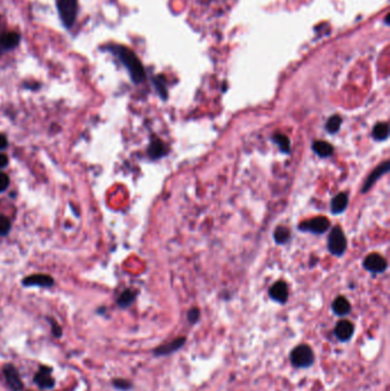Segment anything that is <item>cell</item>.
<instances>
[{"label": "cell", "instance_id": "6", "mask_svg": "<svg viewBox=\"0 0 390 391\" xmlns=\"http://www.w3.org/2000/svg\"><path fill=\"white\" fill-rule=\"evenodd\" d=\"M364 268L372 273H381L386 271L388 263L383 257L378 253H372L365 257Z\"/></svg>", "mask_w": 390, "mask_h": 391}, {"label": "cell", "instance_id": "16", "mask_svg": "<svg viewBox=\"0 0 390 391\" xmlns=\"http://www.w3.org/2000/svg\"><path fill=\"white\" fill-rule=\"evenodd\" d=\"M312 150H314L315 153H317L319 157L322 158H328V157H331L334 152V149H333L332 144L329 143L322 141V140H318V141H315L312 143Z\"/></svg>", "mask_w": 390, "mask_h": 391}, {"label": "cell", "instance_id": "21", "mask_svg": "<svg viewBox=\"0 0 390 391\" xmlns=\"http://www.w3.org/2000/svg\"><path fill=\"white\" fill-rule=\"evenodd\" d=\"M135 296H136V293L134 292V290L126 289L125 292H123L121 294V296H119V299H118L119 307H122V308H127L128 306H131V304L133 303V301L135 300Z\"/></svg>", "mask_w": 390, "mask_h": 391}, {"label": "cell", "instance_id": "10", "mask_svg": "<svg viewBox=\"0 0 390 391\" xmlns=\"http://www.w3.org/2000/svg\"><path fill=\"white\" fill-rule=\"evenodd\" d=\"M269 295L272 300L277 301V302L285 303L288 297V288L286 283L283 282V280H279V282L275 283L274 285L270 287Z\"/></svg>", "mask_w": 390, "mask_h": 391}, {"label": "cell", "instance_id": "4", "mask_svg": "<svg viewBox=\"0 0 390 391\" xmlns=\"http://www.w3.org/2000/svg\"><path fill=\"white\" fill-rule=\"evenodd\" d=\"M291 360L296 367H308L314 362V352L309 346L301 344L292 351Z\"/></svg>", "mask_w": 390, "mask_h": 391}, {"label": "cell", "instance_id": "3", "mask_svg": "<svg viewBox=\"0 0 390 391\" xmlns=\"http://www.w3.org/2000/svg\"><path fill=\"white\" fill-rule=\"evenodd\" d=\"M328 247L329 253L335 256H342L347 249V239L340 226H334L328 236Z\"/></svg>", "mask_w": 390, "mask_h": 391}, {"label": "cell", "instance_id": "15", "mask_svg": "<svg viewBox=\"0 0 390 391\" xmlns=\"http://www.w3.org/2000/svg\"><path fill=\"white\" fill-rule=\"evenodd\" d=\"M348 195L346 192H341L336 195L331 202V212L332 214H340L348 206Z\"/></svg>", "mask_w": 390, "mask_h": 391}, {"label": "cell", "instance_id": "18", "mask_svg": "<svg viewBox=\"0 0 390 391\" xmlns=\"http://www.w3.org/2000/svg\"><path fill=\"white\" fill-rule=\"evenodd\" d=\"M185 342V337H180V339H176L173 341V342L165 344V346H161L156 350V355H168L175 350H178L179 348L182 347V344Z\"/></svg>", "mask_w": 390, "mask_h": 391}, {"label": "cell", "instance_id": "14", "mask_svg": "<svg viewBox=\"0 0 390 391\" xmlns=\"http://www.w3.org/2000/svg\"><path fill=\"white\" fill-rule=\"evenodd\" d=\"M167 153V148H166L164 143L161 140L155 139L153 141L150 142V145L148 148V155L151 159L156 160L164 157Z\"/></svg>", "mask_w": 390, "mask_h": 391}, {"label": "cell", "instance_id": "12", "mask_svg": "<svg viewBox=\"0 0 390 391\" xmlns=\"http://www.w3.org/2000/svg\"><path fill=\"white\" fill-rule=\"evenodd\" d=\"M21 36L18 32H5L0 36V48L2 51H12L19 46Z\"/></svg>", "mask_w": 390, "mask_h": 391}, {"label": "cell", "instance_id": "7", "mask_svg": "<svg viewBox=\"0 0 390 391\" xmlns=\"http://www.w3.org/2000/svg\"><path fill=\"white\" fill-rule=\"evenodd\" d=\"M2 373H4V376L6 379V382L8 384V387L11 388L13 391H21L23 389V382L21 377H20L18 370L15 369L14 365H12V364H6L4 369H2Z\"/></svg>", "mask_w": 390, "mask_h": 391}, {"label": "cell", "instance_id": "17", "mask_svg": "<svg viewBox=\"0 0 390 391\" xmlns=\"http://www.w3.org/2000/svg\"><path fill=\"white\" fill-rule=\"evenodd\" d=\"M332 309H333V311L336 313V315L345 316V315H347V313L350 312L351 307H350L349 301L347 300L346 297L339 296V297H336L334 301H333Z\"/></svg>", "mask_w": 390, "mask_h": 391}, {"label": "cell", "instance_id": "22", "mask_svg": "<svg viewBox=\"0 0 390 391\" xmlns=\"http://www.w3.org/2000/svg\"><path fill=\"white\" fill-rule=\"evenodd\" d=\"M341 123H342L341 117L339 115H334L328 120V123H326V129H328V133H331V134H334V133H336L340 129Z\"/></svg>", "mask_w": 390, "mask_h": 391}, {"label": "cell", "instance_id": "13", "mask_svg": "<svg viewBox=\"0 0 390 391\" xmlns=\"http://www.w3.org/2000/svg\"><path fill=\"white\" fill-rule=\"evenodd\" d=\"M352 333H354V326L352 324L348 322V320H341L335 326V335L339 340L347 341L351 337Z\"/></svg>", "mask_w": 390, "mask_h": 391}, {"label": "cell", "instance_id": "19", "mask_svg": "<svg viewBox=\"0 0 390 391\" xmlns=\"http://www.w3.org/2000/svg\"><path fill=\"white\" fill-rule=\"evenodd\" d=\"M373 138L376 141H385L389 136V126L387 123H376L373 128Z\"/></svg>", "mask_w": 390, "mask_h": 391}, {"label": "cell", "instance_id": "26", "mask_svg": "<svg viewBox=\"0 0 390 391\" xmlns=\"http://www.w3.org/2000/svg\"><path fill=\"white\" fill-rule=\"evenodd\" d=\"M155 85H156V88L158 89L159 94H161V96H163V99L167 98V92H166V88H165L164 83H163L161 80H159V77H158V78L155 79Z\"/></svg>", "mask_w": 390, "mask_h": 391}, {"label": "cell", "instance_id": "2", "mask_svg": "<svg viewBox=\"0 0 390 391\" xmlns=\"http://www.w3.org/2000/svg\"><path fill=\"white\" fill-rule=\"evenodd\" d=\"M56 7L64 28L71 29L78 13V0H56Z\"/></svg>", "mask_w": 390, "mask_h": 391}, {"label": "cell", "instance_id": "25", "mask_svg": "<svg viewBox=\"0 0 390 391\" xmlns=\"http://www.w3.org/2000/svg\"><path fill=\"white\" fill-rule=\"evenodd\" d=\"M9 185V179L5 173L0 172V192L5 191Z\"/></svg>", "mask_w": 390, "mask_h": 391}, {"label": "cell", "instance_id": "28", "mask_svg": "<svg viewBox=\"0 0 390 391\" xmlns=\"http://www.w3.org/2000/svg\"><path fill=\"white\" fill-rule=\"evenodd\" d=\"M199 318V310L193 308L188 312V320L190 323H196Z\"/></svg>", "mask_w": 390, "mask_h": 391}, {"label": "cell", "instance_id": "29", "mask_svg": "<svg viewBox=\"0 0 390 391\" xmlns=\"http://www.w3.org/2000/svg\"><path fill=\"white\" fill-rule=\"evenodd\" d=\"M49 322H51V324H52V330H53V334H54V336H56V337L61 336L62 329H61V327L59 326V324L55 323L54 320H49Z\"/></svg>", "mask_w": 390, "mask_h": 391}, {"label": "cell", "instance_id": "27", "mask_svg": "<svg viewBox=\"0 0 390 391\" xmlns=\"http://www.w3.org/2000/svg\"><path fill=\"white\" fill-rule=\"evenodd\" d=\"M113 386H115L116 388H118V389L126 390V389H128V388H131V383L126 380L118 379V380L113 381Z\"/></svg>", "mask_w": 390, "mask_h": 391}, {"label": "cell", "instance_id": "23", "mask_svg": "<svg viewBox=\"0 0 390 391\" xmlns=\"http://www.w3.org/2000/svg\"><path fill=\"white\" fill-rule=\"evenodd\" d=\"M289 236H291L289 230L285 228V226H278L274 233L275 240L277 244H285L289 239Z\"/></svg>", "mask_w": 390, "mask_h": 391}, {"label": "cell", "instance_id": "31", "mask_svg": "<svg viewBox=\"0 0 390 391\" xmlns=\"http://www.w3.org/2000/svg\"><path fill=\"white\" fill-rule=\"evenodd\" d=\"M7 139H6L5 135L0 134V150H4L6 146H7Z\"/></svg>", "mask_w": 390, "mask_h": 391}, {"label": "cell", "instance_id": "30", "mask_svg": "<svg viewBox=\"0 0 390 391\" xmlns=\"http://www.w3.org/2000/svg\"><path fill=\"white\" fill-rule=\"evenodd\" d=\"M8 165V158L4 153H0V169L5 168Z\"/></svg>", "mask_w": 390, "mask_h": 391}, {"label": "cell", "instance_id": "20", "mask_svg": "<svg viewBox=\"0 0 390 391\" xmlns=\"http://www.w3.org/2000/svg\"><path fill=\"white\" fill-rule=\"evenodd\" d=\"M272 141L278 145V148L282 152L289 153V151H291V142H289L288 138L285 134L276 133V134H274V136H272Z\"/></svg>", "mask_w": 390, "mask_h": 391}, {"label": "cell", "instance_id": "5", "mask_svg": "<svg viewBox=\"0 0 390 391\" xmlns=\"http://www.w3.org/2000/svg\"><path fill=\"white\" fill-rule=\"evenodd\" d=\"M329 228V221L324 216L314 217V219L308 220V221H303L301 225L299 226V229L301 231H309L312 233H317V235H323V233L328 231Z\"/></svg>", "mask_w": 390, "mask_h": 391}, {"label": "cell", "instance_id": "1", "mask_svg": "<svg viewBox=\"0 0 390 391\" xmlns=\"http://www.w3.org/2000/svg\"><path fill=\"white\" fill-rule=\"evenodd\" d=\"M106 48L121 60L125 68L127 69L133 82L140 83L145 79L144 68L134 52L123 45H109Z\"/></svg>", "mask_w": 390, "mask_h": 391}, {"label": "cell", "instance_id": "11", "mask_svg": "<svg viewBox=\"0 0 390 391\" xmlns=\"http://www.w3.org/2000/svg\"><path fill=\"white\" fill-rule=\"evenodd\" d=\"M22 284L24 286H39V287H51L54 285V279L48 275H32L25 277Z\"/></svg>", "mask_w": 390, "mask_h": 391}, {"label": "cell", "instance_id": "24", "mask_svg": "<svg viewBox=\"0 0 390 391\" xmlns=\"http://www.w3.org/2000/svg\"><path fill=\"white\" fill-rule=\"evenodd\" d=\"M11 230V222L6 216H0V236H6Z\"/></svg>", "mask_w": 390, "mask_h": 391}, {"label": "cell", "instance_id": "9", "mask_svg": "<svg viewBox=\"0 0 390 391\" xmlns=\"http://www.w3.org/2000/svg\"><path fill=\"white\" fill-rule=\"evenodd\" d=\"M389 169H390L389 160H386L385 163L380 164V165L376 167V168L373 170L371 174H369V178L366 179V181L364 182V185H363L362 192H364V193L368 192L369 190L375 185V182L378 181L380 178H381V176H383L385 174H387L389 172Z\"/></svg>", "mask_w": 390, "mask_h": 391}, {"label": "cell", "instance_id": "8", "mask_svg": "<svg viewBox=\"0 0 390 391\" xmlns=\"http://www.w3.org/2000/svg\"><path fill=\"white\" fill-rule=\"evenodd\" d=\"M52 369L47 366H41L33 377V381L41 389H52L55 386L54 377L51 375Z\"/></svg>", "mask_w": 390, "mask_h": 391}]
</instances>
